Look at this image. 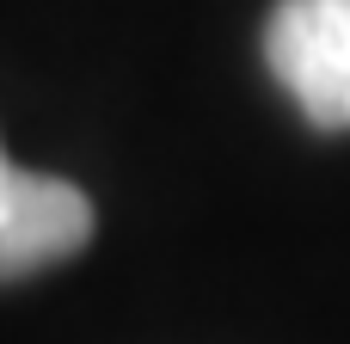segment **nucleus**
<instances>
[{
	"label": "nucleus",
	"instance_id": "obj_2",
	"mask_svg": "<svg viewBox=\"0 0 350 344\" xmlns=\"http://www.w3.org/2000/svg\"><path fill=\"white\" fill-rule=\"evenodd\" d=\"M92 240V203L80 185L25 172L0 148V283L49 271Z\"/></svg>",
	"mask_w": 350,
	"mask_h": 344
},
{
	"label": "nucleus",
	"instance_id": "obj_1",
	"mask_svg": "<svg viewBox=\"0 0 350 344\" xmlns=\"http://www.w3.org/2000/svg\"><path fill=\"white\" fill-rule=\"evenodd\" d=\"M265 62L314 129H350V0H277Z\"/></svg>",
	"mask_w": 350,
	"mask_h": 344
}]
</instances>
